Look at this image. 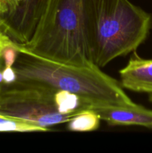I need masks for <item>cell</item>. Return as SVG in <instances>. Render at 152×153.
Masks as SVG:
<instances>
[{
  "instance_id": "6da1fadb",
  "label": "cell",
  "mask_w": 152,
  "mask_h": 153,
  "mask_svg": "<svg viewBox=\"0 0 152 153\" xmlns=\"http://www.w3.org/2000/svg\"><path fill=\"white\" fill-rule=\"evenodd\" d=\"M95 29L92 0H48L31 40L18 45L52 61L90 66Z\"/></svg>"
},
{
  "instance_id": "7a4b0ae2",
  "label": "cell",
  "mask_w": 152,
  "mask_h": 153,
  "mask_svg": "<svg viewBox=\"0 0 152 153\" xmlns=\"http://www.w3.org/2000/svg\"><path fill=\"white\" fill-rule=\"evenodd\" d=\"M17 46L19 53L13 66L16 80L72 93L89 104V109L97 105L136 104L116 79L101 71L95 64L77 66L58 62L34 55L18 44Z\"/></svg>"
},
{
  "instance_id": "3957f363",
  "label": "cell",
  "mask_w": 152,
  "mask_h": 153,
  "mask_svg": "<svg viewBox=\"0 0 152 153\" xmlns=\"http://www.w3.org/2000/svg\"><path fill=\"white\" fill-rule=\"evenodd\" d=\"M95 13L94 64L104 67L134 52L146 40L152 16L129 0H92Z\"/></svg>"
},
{
  "instance_id": "277c9868",
  "label": "cell",
  "mask_w": 152,
  "mask_h": 153,
  "mask_svg": "<svg viewBox=\"0 0 152 153\" xmlns=\"http://www.w3.org/2000/svg\"><path fill=\"white\" fill-rule=\"evenodd\" d=\"M56 91L46 85L23 81L3 85L0 115L46 128L68 123L77 114H63L59 111L55 99Z\"/></svg>"
},
{
  "instance_id": "5b68a950",
  "label": "cell",
  "mask_w": 152,
  "mask_h": 153,
  "mask_svg": "<svg viewBox=\"0 0 152 153\" xmlns=\"http://www.w3.org/2000/svg\"><path fill=\"white\" fill-rule=\"evenodd\" d=\"M48 0H19L14 13L1 23L4 32L16 44L31 40L46 9Z\"/></svg>"
},
{
  "instance_id": "8992f818",
  "label": "cell",
  "mask_w": 152,
  "mask_h": 153,
  "mask_svg": "<svg viewBox=\"0 0 152 153\" xmlns=\"http://www.w3.org/2000/svg\"><path fill=\"white\" fill-rule=\"evenodd\" d=\"M110 126H139L152 129V110L139 105L132 106L97 105L91 108Z\"/></svg>"
},
{
  "instance_id": "52a82bcc",
  "label": "cell",
  "mask_w": 152,
  "mask_h": 153,
  "mask_svg": "<svg viewBox=\"0 0 152 153\" xmlns=\"http://www.w3.org/2000/svg\"><path fill=\"white\" fill-rule=\"evenodd\" d=\"M119 75L123 88L134 92L152 94V59H144L134 51Z\"/></svg>"
},
{
  "instance_id": "ba28073f",
  "label": "cell",
  "mask_w": 152,
  "mask_h": 153,
  "mask_svg": "<svg viewBox=\"0 0 152 153\" xmlns=\"http://www.w3.org/2000/svg\"><path fill=\"white\" fill-rule=\"evenodd\" d=\"M100 118L92 109L77 114L68 122L67 128L71 131H92L100 126Z\"/></svg>"
},
{
  "instance_id": "9c48e42d",
  "label": "cell",
  "mask_w": 152,
  "mask_h": 153,
  "mask_svg": "<svg viewBox=\"0 0 152 153\" xmlns=\"http://www.w3.org/2000/svg\"><path fill=\"white\" fill-rule=\"evenodd\" d=\"M19 0H0V5L2 7L4 13L0 16L1 20L10 17L17 7Z\"/></svg>"
},
{
  "instance_id": "30bf717a",
  "label": "cell",
  "mask_w": 152,
  "mask_h": 153,
  "mask_svg": "<svg viewBox=\"0 0 152 153\" xmlns=\"http://www.w3.org/2000/svg\"><path fill=\"white\" fill-rule=\"evenodd\" d=\"M13 42V40L8 37L7 34L4 32L3 30L2 27L1 25V20H0V60L1 59V56H2V52L4 50V48L6 46ZM4 82H3V77H2V73L1 71H0V92H1V88H2Z\"/></svg>"
},
{
  "instance_id": "8fae6325",
  "label": "cell",
  "mask_w": 152,
  "mask_h": 153,
  "mask_svg": "<svg viewBox=\"0 0 152 153\" xmlns=\"http://www.w3.org/2000/svg\"><path fill=\"white\" fill-rule=\"evenodd\" d=\"M1 73H2L4 85H10V84L13 83L14 82H16V79H17L13 67L3 68V70H1Z\"/></svg>"
},
{
  "instance_id": "7c38bea8",
  "label": "cell",
  "mask_w": 152,
  "mask_h": 153,
  "mask_svg": "<svg viewBox=\"0 0 152 153\" xmlns=\"http://www.w3.org/2000/svg\"><path fill=\"white\" fill-rule=\"evenodd\" d=\"M148 100L150 102L152 103V94H148Z\"/></svg>"
},
{
  "instance_id": "4fadbf2b",
  "label": "cell",
  "mask_w": 152,
  "mask_h": 153,
  "mask_svg": "<svg viewBox=\"0 0 152 153\" xmlns=\"http://www.w3.org/2000/svg\"><path fill=\"white\" fill-rule=\"evenodd\" d=\"M3 13H4V10H3L2 7H1V6L0 5V16H1V15L3 14Z\"/></svg>"
}]
</instances>
